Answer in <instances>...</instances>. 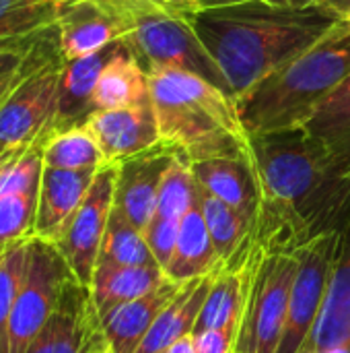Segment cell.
<instances>
[{
	"instance_id": "6da1fadb",
	"label": "cell",
	"mask_w": 350,
	"mask_h": 353,
	"mask_svg": "<svg viewBox=\"0 0 350 353\" xmlns=\"http://www.w3.org/2000/svg\"><path fill=\"white\" fill-rule=\"evenodd\" d=\"M250 157L260 186L252 236L266 252H295L349 223L350 178L301 126L250 134Z\"/></svg>"
},
{
	"instance_id": "7a4b0ae2",
	"label": "cell",
	"mask_w": 350,
	"mask_h": 353,
	"mask_svg": "<svg viewBox=\"0 0 350 353\" xmlns=\"http://www.w3.org/2000/svg\"><path fill=\"white\" fill-rule=\"evenodd\" d=\"M184 12L223 70L235 101L342 21L318 4L274 0H245Z\"/></svg>"
},
{
	"instance_id": "3957f363",
	"label": "cell",
	"mask_w": 350,
	"mask_h": 353,
	"mask_svg": "<svg viewBox=\"0 0 350 353\" xmlns=\"http://www.w3.org/2000/svg\"><path fill=\"white\" fill-rule=\"evenodd\" d=\"M349 74L350 21L342 19L237 99L241 124L250 134L299 128Z\"/></svg>"
},
{
	"instance_id": "277c9868",
	"label": "cell",
	"mask_w": 350,
	"mask_h": 353,
	"mask_svg": "<svg viewBox=\"0 0 350 353\" xmlns=\"http://www.w3.org/2000/svg\"><path fill=\"white\" fill-rule=\"evenodd\" d=\"M161 141L173 145L190 163L212 157H250V134L237 101L202 77L159 70L149 74Z\"/></svg>"
},
{
	"instance_id": "5b68a950",
	"label": "cell",
	"mask_w": 350,
	"mask_h": 353,
	"mask_svg": "<svg viewBox=\"0 0 350 353\" xmlns=\"http://www.w3.org/2000/svg\"><path fill=\"white\" fill-rule=\"evenodd\" d=\"M124 19V41L146 74L179 70L202 77L233 97L227 79L196 35L188 14L165 0H107Z\"/></svg>"
},
{
	"instance_id": "8992f818",
	"label": "cell",
	"mask_w": 350,
	"mask_h": 353,
	"mask_svg": "<svg viewBox=\"0 0 350 353\" xmlns=\"http://www.w3.org/2000/svg\"><path fill=\"white\" fill-rule=\"evenodd\" d=\"M64 64L58 25H52L33 43L27 72L0 105V153L47 134L56 116Z\"/></svg>"
},
{
	"instance_id": "52a82bcc",
	"label": "cell",
	"mask_w": 350,
	"mask_h": 353,
	"mask_svg": "<svg viewBox=\"0 0 350 353\" xmlns=\"http://www.w3.org/2000/svg\"><path fill=\"white\" fill-rule=\"evenodd\" d=\"M297 269L299 259L295 252H266L262 248L252 275L235 353H276Z\"/></svg>"
},
{
	"instance_id": "ba28073f",
	"label": "cell",
	"mask_w": 350,
	"mask_h": 353,
	"mask_svg": "<svg viewBox=\"0 0 350 353\" xmlns=\"http://www.w3.org/2000/svg\"><path fill=\"white\" fill-rule=\"evenodd\" d=\"M72 277V269L54 242L39 236L29 240L25 273L10 316L8 353H27Z\"/></svg>"
},
{
	"instance_id": "9c48e42d",
	"label": "cell",
	"mask_w": 350,
	"mask_h": 353,
	"mask_svg": "<svg viewBox=\"0 0 350 353\" xmlns=\"http://www.w3.org/2000/svg\"><path fill=\"white\" fill-rule=\"evenodd\" d=\"M344 228L328 230L295 250L299 269L291 288L287 319L276 353H301L322 314Z\"/></svg>"
},
{
	"instance_id": "30bf717a",
	"label": "cell",
	"mask_w": 350,
	"mask_h": 353,
	"mask_svg": "<svg viewBox=\"0 0 350 353\" xmlns=\"http://www.w3.org/2000/svg\"><path fill=\"white\" fill-rule=\"evenodd\" d=\"M116 176L118 163H105L97 170L83 205L56 242L74 277L89 288L97 267V256L107 230V221L113 209Z\"/></svg>"
},
{
	"instance_id": "8fae6325",
	"label": "cell",
	"mask_w": 350,
	"mask_h": 353,
	"mask_svg": "<svg viewBox=\"0 0 350 353\" xmlns=\"http://www.w3.org/2000/svg\"><path fill=\"white\" fill-rule=\"evenodd\" d=\"M101 337V316L93 292L72 277L27 353H87Z\"/></svg>"
},
{
	"instance_id": "7c38bea8",
	"label": "cell",
	"mask_w": 350,
	"mask_h": 353,
	"mask_svg": "<svg viewBox=\"0 0 350 353\" xmlns=\"http://www.w3.org/2000/svg\"><path fill=\"white\" fill-rule=\"evenodd\" d=\"M177 155L179 151L173 145L159 141L151 149L118 163L113 207L142 232L157 209L161 184Z\"/></svg>"
},
{
	"instance_id": "4fadbf2b",
	"label": "cell",
	"mask_w": 350,
	"mask_h": 353,
	"mask_svg": "<svg viewBox=\"0 0 350 353\" xmlns=\"http://www.w3.org/2000/svg\"><path fill=\"white\" fill-rule=\"evenodd\" d=\"M85 126L95 137L105 163H120L161 141L151 97L130 108L95 110Z\"/></svg>"
},
{
	"instance_id": "5bb4252c",
	"label": "cell",
	"mask_w": 350,
	"mask_h": 353,
	"mask_svg": "<svg viewBox=\"0 0 350 353\" xmlns=\"http://www.w3.org/2000/svg\"><path fill=\"white\" fill-rule=\"evenodd\" d=\"M58 33L66 60L93 54L126 37V23L107 0H62Z\"/></svg>"
},
{
	"instance_id": "9a60e30c",
	"label": "cell",
	"mask_w": 350,
	"mask_h": 353,
	"mask_svg": "<svg viewBox=\"0 0 350 353\" xmlns=\"http://www.w3.org/2000/svg\"><path fill=\"white\" fill-rule=\"evenodd\" d=\"M97 170H62L43 168L39 194H37V217L35 236L58 242L70 219L83 205Z\"/></svg>"
},
{
	"instance_id": "2e32d148",
	"label": "cell",
	"mask_w": 350,
	"mask_h": 353,
	"mask_svg": "<svg viewBox=\"0 0 350 353\" xmlns=\"http://www.w3.org/2000/svg\"><path fill=\"white\" fill-rule=\"evenodd\" d=\"M124 46H126V41L118 39L93 54H87V56H80L74 60H66L62 77H60V85H58L56 116L52 120L47 134L87 122V118L95 112L93 110V91H95L97 79H99L101 70L105 68V64Z\"/></svg>"
},
{
	"instance_id": "e0dca14e",
	"label": "cell",
	"mask_w": 350,
	"mask_h": 353,
	"mask_svg": "<svg viewBox=\"0 0 350 353\" xmlns=\"http://www.w3.org/2000/svg\"><path fill=\"white\" fill-rule=\"evenodd\" d=\"M301 353H350V219L342 232L322 314Z\"/></svg>"
},
{
	"instance_id": "ac0fdd59",
	"label": "cell",
	"mask_w": 350,
	"mask_h": 353,
	"mask_svg": "<svg viewBox=\"0 0 350 353\" xmlns=\"http://www.w3.org/2000/svg\"><path fill=\"white\" fill-rule=\"evenodd\" d=\"M184 283L163 279L149 294L126 302L101 316V331L111 353H136L153 323L177 296Z\"/></svg>"
},
{
	"instance_id": "d6986e66",
	"label": "cell",
	"mask_w": 350,
	"mask_h": 353,
	"mask_svg": "<svg viewBox=\"0 0 350 353\" xmlns=\"http://www.w3.org/2000/svg\"><path fill=\"white\" fill-rule=\"evenodd\" d=\"M194 180L239 211L248 221H256L260 211V186L252 165V157H212L190 163Z\"/></svg>"
},
{
	"instance_id": "ffe728a7",
	"label": "cell",
	"mask_w": 350,
	"mask_h": 353,
	"mask_svg": "<svg viewBox=\"0 0 350 353\" xmlns=\"http://www.w3.org/2000/svg\"><path fill=\"white\" fill-rule=\"evenodd\" d=\"M223 263L215 250L210 234L206 230L198 199L194 201L192 209L186 213L179 225L177 242L171 254L169 265L165 267V277L175 283H188L200 277H206L221 269Z\"/></svg>"
},
{
	"instance_id": "44dd1931",
	"label": "cell",
	"mask_w": 350,
	"mask_h": 353,
	"mask_svg": "<svg viewBox=\"0 0 350 353\" xmlns=\"http://www.w3.org/2000/svg\"><path fill=\"white\" fill-rule=\"evenodd\" d=\"M217 271L206 275V277H200V279H194V281H188L182 285L177 296L167 304V308L153 323L149 335L144 337V341L140 343L136 353L167 352V347L171 343L194 333Z\"/></svg>"
},
{
	"instance_id": "7402d4cb",
	"label": "cell",
	"mask_w": 350,
	"mask_h": 353,
	"mask_svg": "<svg viewBox=\"0 0 350 353\" xmlns=\"http://www.w3.org/2000/svg\"><path fill=\"white\" fill-rule=\"evenodd\" d=\"M301 128L320 143L336 172L350 178V74Z\"/></svg>"
},
{
	"instance_id": "603a6c76",
	"label": "cell",
	"mask_w": 350,
	"mask_h": 353,
	"mask_svg": "<svg viewBox=\"0 0 350 353\" xmlns=\"http://www.w3.org/2000/svg\"><path fill=\"white\" fill-rule=\"evenodd\" d=\"M149 97V74L136 62L126 43L101 70L93 91V110L130 108L146 101Z\"/></svg>"
},
{
	"instance_id": "cb8c5ba5",
	"label": "cell",
	"mask_w": 350,
	"mask_h": 353,
	"mask_svg": "<svg viewBox=\"0 0 350 353\" xmlns=\"http://www.w3.org/2000/svg\"><path fill=\"white\" fill-rule=\"evenodd\" d=\"M165 279L161 267H140V265H97L91 281V292L99 316L109 310L132 302L151 290H155Z\"/></svg>"
},
{
	"instance_id": "d4e9b609",
	"label": "cell",
	"mask_w": 350,
	"mask_h": 353,
	"mask_svg": "<svg viewBox=\"0 0 350 353\" xmlns=\"http://www.w3.org/2000/svg\"><path fill=\"white\" fill-rule=\"evenodd\" d=\"M196 199L206 223V230L210 234V240L215 244V250L219 254V261L225 265L243 244L248 234L252 232V221H248L239 211L204 190L196 182Z\"/></svg>"
},
{
	"instance_id": "484cf974",
	"label": "cell",
	"mask_w": 350,
	"mask_h": 353,
	"mask_svg": "<svg viewBox=\"0 0 350 353\" xmlns=\"http://www.w3.org/2000/svg\"><path fill=\"white\" fill-rule=\"evenodd\" d=\"M43 163L62 170H99L103 153L85 124L43 134Z\"/></svg>"
},
{
	"instance_id": "4316f807",
	"label": "cell",
	"mask_w": 350,
	"mask_h": 353,
	"mask_svg": "<svg viewBox=\"0 0 350 353\" xmlns=\"http://www.w3.org/2000/svg\"><path fill=\"white\" fill-rule=\"evenodd\" d=\"M97 265H140L159 267L144 232L132 225L120 209H111L107 230L99 248Z\"/></svg>"
},
{
	"instance_id": "83f0119b",
	"label": "cell",
	"mask_w": 350,
	"mask_h": 353,
	"mask_svg": "<svg viewBox=\"0 0 350 353\" xmlns=\"http://www.w3.org/2000/svg\"><path fill=\"white\" fill-rule=\"evenodd\" d=\"M62 0H0V43L37 37L56 25Z\"/></svg>"
},
{
	"instance_id": "f1b7e54d",
	"label": "cell",
	"mask_w": 350,
	"mask_h": 353,
	"mask_svg": "<svg viewBox=\"0 0 350 353\" xmlns=\"http://www.w3.org/2000/svg\"><path fill=\"white\" fill-rule=\"evenodd\" d=\"M194 201H196V180L192 176L190 161L179 153L161 184L159 201L153 217L182 223L186 213L192 209Z\"/></svg>"
},
{
	"instance_id": "f546056e",
	"label": "cell",
	"mask_w": 350,
	"mask_h": 353,
	"mask_svg": "<svg viewBox=\"0 0 350 353\" xmlns=\"http://www.w3.org/2000/svg\"><path fill=\"white\" fill-rule=\"evenodd\" d=\"M29 240L31 238L12 244L0 254V353H8L10 316L25 273Z\"/></svg>"
},
{
	"instance_id": "4dcf8cb0",
	"label": "cell",
	"mask_w": 350,
	"mask_h": 353,
	"mask_svg": "<svg viewBox=\"0 0 350 353\" xmlns=\"http://www.w3.org/2000/svg\"><path fill=\"white\" fill-rule=\"evenodd\" d=\"M39 192H6L0 194V254L27 238L35 236Z\"/></svg>"
},
{
	"instance_id": "1f68e13d",
	"label": "cell",
	"mask_w": 350,
	"mask_h": 353,
	"mask_svg": "<svg viewBox=\"0 0 350 353\" xmlns=\"http://www.w3.org/2000/svg\"><path fill=\"white\" fill-rule=\"evenodd\" d=\"M239 339V327L227 329H208L194 333L196 353H235Z\"/></svg>"
},
{
	"instance_id": "d6a6232c",
	"label": "cell",
	"mask_w": 350,
	"mask_h": 353,
	"mask_svg": "<svg viewBox=\"0 0 350 353\" xmlns=\"http://www.w3.org/2000/svg\"><path fill=\"white\" fill-rule=\"evenodd\" d=\"M41 33H43V31H41ZM41 33H39V35H41ZM39 35H37V37H39ZM37 37L25 39V41H19V43H0V74L19 68V66L23 64V60L27 58L29 50L33 48V43L37 41Z\"/></svg>"
},
{
	"instance_id": "836d02e7",
	"label": "cell",
	"mask_w": 350,
	"mask_h": 353,
	"mask_svg": "<svg viewBox=\"0 0 350 353\" xmlns=\"http://www.w3.org/2000/svg\"><path fill=\"white\" fill-rule=\"evenodd\" d=\"M33 50V48H31ZM31 50H29V54H27V58L23 60V64L19 66V68H14V70H8V72H2L0 74V105L4 103V99L10 95V91L17 87V83L23 79V74L27 72V68H29V62H31Z\"/></svg>"
},
{
	"instance_id": "e575fe53",
	"label": "cell",
	"mask_w": 350,
	"mask_h": 353,
	"mask_svg": "<svg viewBox=\"0 0 350 353\" xmlns=\"http://www.w3.org/2000/svg\"><path fill=\"white\" fill-rule=\"evenodd\" d=\"M314 4H318V6H322L326 10H332L340 19H344L350 10V0H316Z\"/></svg>"
},
{
	"instance_id": "d590c367",
	"label": "cell",
	"mask_w": 350,
	"mask_h": 353,
	"mask_svg": "<svg viewBox=\"0 0 350 353\" xmlns=\"http://www.w3.org/2000/svg\"><path fill=\"white\" fill-rule=\"evenodd\" d=\"M167 353H196L194 335H186V337L177 339L175 343H171V345L167 347Z\"/></svg>"
},
{
	"instance_id": "8d00e7d4",
	"label": "cell",
	"mask_w": 350,
	"mask_h": 353,
	"mask_svg": "<svg viewBox=\"0 0 350 353\" xmlns=\"http://www.w3.org/2000/svg\"><path fill=\"white\" fill-rule=\"evenodd\" d=\"M25 147H27V145H25ZM25 147H17V149H8V151L0 153V178H2V174L6 172V168L25 151Z\"/></svg>"
},
{
	"instance_id": "74e56055",
	"label": "cell",
	"mask_w": 350,
	"mask_h": 353,
	"mask_svg": "<svg viewBox=\"0 0 350 353\" xmlns=\"http://www.w3.org/2000/svg\"><path fill=\"white\" fill-rule=\"evenodd\" d=\"M87 353H111V350H109V345H107V341H105V337H101L91 350Z\"/></svg>"
},
{
	"instance_id": "f35d334b",
	"label": "cell",
	"mask_w": 350,
	"mask_h": 353,
	"mask_svg": "<svg viewBox=\"0 0 350 353\" xmlns=\"http://www.w3.org/2000/svg\"><path fill=\"white\" fill-rule=\"evenodd\" d=\"M274 2H291V4H299V6H309L316 0H274Z\"/></svg>"
},
{
	"instance_id": "ab89813d",
	"label": "cell",
	"mask_w": 350,
	"mask_h": 353,
	"mask_svg": "<svg viewBox=\"0 0 350 353\" xmlns=\"http://www.w3.org/2000/svg\"><path fill=\"white\" fill-rule=\"evenodd\" d=\"M165 2H169V4H182V2H186V0H165Z\"/></svg>"
},
{
	"instance_id": "60d3db41",
	"label": "cell",
	"mask_w": 350,
	"mask_h": 353,
	"mask_svg": "<svg viewBox=\"0 0 350 353\" xmlns=\"http://www.w3.org/2000/svg\"><path fill=\"white\" fill-rule=\"evenodd\" d=\"M233 2H245V0H231L229 4H233Z\"/></svg>"
},
{
	"instance_id": "b9f144b4",
	"label": "cell",
	"mask_w": 350,
	"mask_h": 353,
	"mask_svg": "<svg viewBox=\"0 0 350 353\" xmlns=\"http://www.w3.org/2000/svg\"><path fill=\"white\" fill-rule=\"evenodd\" d=\"M344 19H349V21H350V10H349V14H347V17H344Z\"/></svg>"
},
{
	"instance_id": "7bdbcfd3",
	"label": "cell",
	"mask_w": 350,
	"mask_h": 353,
	"mask_svg": "<svg viewBox=\"0 0 350 353\" xmlns=\"http://www.w3.org/2000/svg\"><path fill=\"white\" fill-rule=\"evenodd\" d=\"M161 353H167V352H161Z\"/></svg>"
}]
</instances>
